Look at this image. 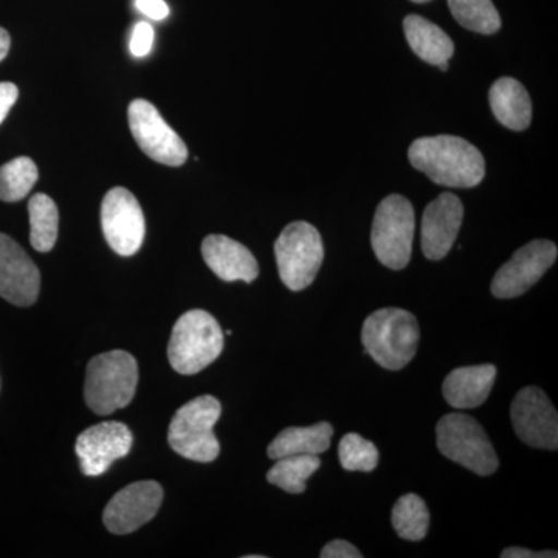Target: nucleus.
Here are the masks:
<instances>
[{"mask_svg":"<svg viewBox=\"0 0 558 558\" xmlns=\"http://www.w3.org/2000/svg\"><path fill=\"white\" fill-rule=\"evenodd\" d=\"M409 159L414 170L449 189H473L486 175V160L481 150L468 140L454 135L414 140Z\"/></svg>","mask_w":558,"mask_h":558,"instance_id":"nucleus-1","label":"nucleus"},{"mask_svg":"<svg viewBox=\"0 0 558 558\" xmlns=\"http://www.w3.org/2000/svg\"><path fill=\"white\" fill-rule=\"evenodd\" d=\"M418 337L416 317L399 307L376 311L363 323V347L385 369L405 368L416 355Z\"/></svg>","mask_w":558,"mask_h":558,"instance_id":"nucleus-2","label":"nucleus"},{"mask_svg":"<svg viewBox=\"0 0 558 558\" xmlns=\"http://www.w3.org/2000/svg\"><path fill=\"white\" fill-rule=\"evenodd\" d=\"M138 365L126 351H109L90 360L84 398L95 414L108 416L130 405L137 391Z\"/></svg>","mask_w":558,"mask_h":558,"instance_id":"nucleus-3","label":"nucleus"},{"mask_svg":"<svg viewBox=\"0 0 558 558\" xmlns=\"http://www.w3.org/2000/svg\"><path fill=\"white\" fill-rule=\"evenodd\" d=\"M223 332L208 312L194 310L178 319L172 329L168 359L172 369L193 376L222 354Z\"/></svg>","mask_w":558,"mask_h":558,"instance_id":"nucleus-4","label":"nucleus"},{"mask_svg":"<svg viewBox=\"0 0 558 558\" xmlns=\"http://www.w3.org/2000/svg\"><path fill=\"white\" fill-rule=\"evenodd\" d=\"M222 407L215 396H201L180 407L172 417L168 442L180 457L196 462H213L220 453L215 435Z\"/></svg>","mask_w":558,"mask_h":558,"instance_id":"nucleus-5","label":"nucleus"},{"mask_svg":"<svg viewBox=\"0 0 558 558\" xmlns=\"http://www.w3.org/2000/svg\"><path fill=\"white\" fill-rule=\"evenodd\" d=\"M438 449L444 457L480 476L494 475L499 461L487 433L464 413L446 414L436 425Z\"/></svg>","mask_w":558,"mask_h":558,"instance_id":"nucleus-6","label":"nucleus"},{"mask_svg":"<svg viewBox=\"0 0 558 558\" xmlns=\"http://www.w3.org/2000/svg\"><path fill=\"white\" fill-rule=\"evenodd\" d=\"M416 218L407 197L391 194L377 207L371 230V245L385 267L402 270L409 266L413 253Z\"/></svg>","mask_w":558,"mask_h":558,"instance_id":"nucleus-7","label":"nucleus"},{"mask_svg":"<svg viewBox=\"0 0 558 558\" xmlns=\"http://www.w3.org/2000/svg\"><path fill=\"white\" fill-rule=\"evenodd\" d=\"M275 258L286 288L292 292L310 288L325 259L322 234L304 220L289 223L275 242Z\"/></svg>","mask_w":558,"mask_h":558,"instance_id":"nucleus-8","label":"nucleus"},{"mask_svg":"<svg viewBox=\"0 0 558 558\" xmlns=\"http://www.w3.org/2000/svg\"><path fill=\"white\" fill-rule=\"evenodd\" d=\"M128 119L135 142L149 159L167 167H182L189 159L185 143L163 120L153 102L132 101L128 109Z\"/></svg>","mask_w":558,"mask_h":558,"instance_id":"nucleus-9","label":"nucleus"},{"mask_svg":"<svg viewBox=\"0 0 558 558\" xmlns=\"http://www.w3.org/2000/svg\"><path fill=\"white\" fill-rule=\"evenodd\" d=\"M558 256L557 245L546 240L529 242L502 264L492 281L490 290L499 300L517 299L534 288L554 266Z\"/></svg>","mask_w":558,"mask_h":558,"instance_id":"nucleus-10","label":"nucleus"},{"mask_svg":"<svg viewBox=\"0 0 558 558\" xmlns=\"http://www.w3.org/2000/svg\"><path fill=\"white\" fill-rule=\"evenodd\" d=\"M101 227L110 248L120 256H132L142 248L146 223L143 209L130 190L112 189L101 204Z\"/></svg>","mask_w":558,"mask_h":558,"instance_id":"nucleus-11","label":"nucleus"},{"mask_svg":"<svg viewBox=\"0 0 558 558\" xmlns=\"http://www.w3.org/2000/svg\"><path fill=\"white\" fill-rule=\"evenodd\" d=\"M517 436L529 447L558 449V414L548 396L537 387L521 389L510 407Z\"/></svg>","mask_w":558,"mask_h":558,"instance_id":"nucleus-12","label":"nucleus"},{"mask_svg":"<svg viewBox=\"0 0 558 558\" xmlns=\"http://www.w3.org/2000/svg\"><path fill=\"white\" fill-rule=\"evenodd\" d=\"M161 501L163 488L159 483L138 481L121 488L119 494L110 499L102 512V521L112 534H132L157 515Z\"/></svg>","mask_w":558,"mask_h":558,"instance_id":"nucleus-13","label":"nucleus"},{"mask_svg":"<svg viewBox=\"0 0 558 558\" xmlns=\"http://www.w3.org/2000/svg\"><path fill=\"white\" fill-rule=\"evenodd\" d=\"M132 440L131 429L121 422H101L84 429L75 444L81 472L90 478L101 476L113 462L130 454Z\"/></svg>","mask_w":558,"mask_h":558,"instance_id":"nucleus-14","label":"nucleus"},{"mask_svg":"<svg viewBox=\"0 0 558 558\" xmlns=\"http://www.w3.org/2000/svg\"><path fill=\"white\" fill-rule=\"evenodd\" d=\"M39 290L36 264L16 241L0 233V296L14 306L28 307L38 300Z\"/></svg>","mask_w":558,"mask_h":558,"instance_id":"nucleus-15","label":"nucleus"},{"mask_svg":"<svg viewBox=\"0 0 558 558\" xmlns=\"http://www.w3.org/2000/svg\"><path fill=\"white\" fill-rule=\"evenodd\" d=\"M464 219L462 202L453 193H442L429 202L422 216L421 244L425 258L440 260L449 255Z\"/></svg>","mask_w":558,"mask_h":558,"instance_id":"nucleus-16","label":"nucleus"},{"mask_svg":"<svg viewBox=\"0 0 558 558\" xmlns=\"http://www.w3.org/2000/svg\"><path fill=\"white\" fill-rule=\"evenodd\" d=\"M202 256L222 281L253 282L259 275L258 260L241 242L223 234H209L202 242Z\"/></svg>","mask_w":558,"mask_h":558,"instance_id":"nucleus-17","label":"nucleus"},{"mask_svg":"<svg viewBox=\"0 0 558 558\" xmlns=\"http://www.w3.org/2000/svg\"><path fill=\"white\" fill-rule=\"evenodd\" d=\"M495 379L497 368L494 365L453 369L444 380V399L457 410L478 409L490 396Z\"/></svg>","mask_w":558,"mask_h":558,"instance_id":"nucleus-18","label":"nucleus"},{"mask_svg":"<svg viewBox=\"0 0 558 558\" xmlns=\"http://www.w3.org/2000/svg\"><path fill=\"white\" fill-rule=\"evenodd\" d=\"M403 32L411 50L422 61L438 65L442 72L449 70L450 58L454 53V44L442 28L417 14H410L403 21Z\"/></svg>","mask_w":558,"mask_h":558,"instance_id":"nucleus-19","label":"nucleus"},{"mask_svg":"<svg viewBox=\"0 0 558 558\" xmlns=\"http://www.w3.org/2000/svg\"><path fill=\"white\" fill-rule=\"evenodd\" d=\"M488 101L502 126L510 131L527 130L532 120V102L520 81L502 76L488 92Z\"/></svg>","mask_w":558,"mask_h":558,"instance_id":"nucleus-20","label":"nucleus"},{"mask_svg":"<svg viewBox=\"0 0 558 558\" xmlns=\"http://www.w3.org/2000/svg\"><path fill=\"white\" fill-rule=\"evenodd\" d=\"M333 427L329 422H318L311 427H289L271 440L267 454L277 461L293 454H322L330 447Z\"/></svg>","mask_w":558,"mask_h":558,"instance_id":"nucleus-21","label":"nucleus"},{"mask_svg":"<svg viewBox=\"0 0 558 558\" xmlns=\"http://www.w3.org/2000/svg\"><path fill=\"white\" fill-rule=\"evenodd\" d=\"M31 215V242L36 252L53 250L60 229V213L57 204L47 194L38 193L28 202Z\"/></svg>","mask_w":558,"mask_h":558,"instance_id":"nucleus-22","label":"nucleus"},{"mask_svg":"<svg viewBox=\"0 0 558 558\" xmlns=\"http://www.w3.org/2000/svg\"><path fill=\"white\" fill-rule=\"evenodd\" d=\"M322 465L318 454H293L277 459L267 473V481L288 494L299 495L306 490L307 480Z\"/></svg>","mask_w":558,"mask_h":558,"instance_id":"nucleus-23","label":"nucleus"},{"mask_svg":"<svg viewBox=\"0 0 558 558\" xmlns=\"http://www.w3.org/2000/svg\"><path fill=\"white\" fill-rule=\"evenodd\" d=\"M391 521L400 538L421 542L427 537L429 512L424 499L416 494H407L398 499L392 508Z\"/></svg>","mask_w":558,"mask_h":558,"instance_id":"nucleus-24","label":"nucleus"},{"mask_svg":"<svg viewBox=\"0 0 558 558\" xmlns=\"http://www.w3.org/2000/svg\"><path fill=\"white\" fill-rule=\"evenodd\" d=\"M459 25L480 35H494L501 28V17L492 0H449Z\"/></svg>","mask_w":558,"mask_h":558,"instance_id":"nucleus-25","label":"nucleus"},{"mask_svg":"<svg viewBox=\"0 0 558 558\" xmlns=\"http://www.w3.org/2000/svg\"><path fill=\"white\" fill-rule=\"evenodd\" d=\"M38 167L31 157H17L0 167V201L20 202L38 182Z\"/></svg>","mask_w":558,"mask_h":558,"instance_id":"nucleus-26","label":"nucleus"},{"mask_svg":"<svg viewBox=\"0 0 558 558\" xmlns=\"http://www.w3.org/2000/svg\"><path fill=\"white\" fill-rule=\"evenodd\" d=\"M339 459L348 472H373L379 464V450L357 433H348L340 440Z\"/></svg>","mask_w":558,"mask_h":558,"instance_id":"nucleus-27","label":"nucleus"},{"mask_svg":"<svg viewBox=\"0 0 558 558\" xmlns=\"http://www.w3.org/2000/svg\"><path fill=\"white\" fill-rule=\"evenodd\" d=\"M154 44V28L148 22H138L132 32L131 53L135 58H143L149 53Z\"/></svg>","mask_w":558,"mask_h":558,"instance_id":"nucleus-28","label":"nucleus"},{"mask_svg":"<svg viewBox=\"0 0 558 558\" xmlns=\"http://www.w3.org/2000/svg\"><path fill=\"white\" fill-rule=\"evenodd\" d=\"M322 558H362V553L347 539H333L323 548Z\"/></svg>","mask_w":558,"mask_h":558,"instance_id":"nucleus-29","label":"nucleus"},{"mask_svg":"<svg viewBox=\"0 0 558 558\" xmlns=\"http://www.w3.org/2000/svg\"><path fill=\"white\" fill-rule=\"evenodd\" d=\"M135 5L145 16L154 21H163L170 14V7L165 0H137Z\"/></svg>","mask_w":558,"mask_h":558,"instance_id":"nucleus-30","label":"nucleus"},{"mask_svg":"<svg viewBox=\"0 0 558 558\" xmlns=\"http://www.w3.org/2000/svg\"><path fill=\"white\" fill-rule=\"evenodd\" d=\"M20 97V89L13 83H0V124L7 119L14 102Z\"/></svg>","mask_w":558,"mask_h":558,"instance_id":"nucleus-31","label":"nucleus"},{"mask_svg":"<svg viewBox=\"0 0 558 558\" xmlns=\"http://www.w3.org/2000/svg\"><path fill=\"white\" fill-rule=\"evenodd\" d=\"M502 558H556L557 553L554 550H545V553H534L524 548H508L502 550Z\"/></svg>","mask_w":558,"mask_h":558,"instance_id":"nucleus-32","label":"nucleus"},{"mask_svg":"<svg viewBox=\"0 0 558 558\" xmlns=\"http://www.w3.org/2000/svg\"><path fill=\"white\" fill-rule=\"evenodd\" d=\"M11 46V38L5 28L0 27V61L5 60L9 54Z\"/></svg>","mask_w":558,"mask_h":558,"instance_id":"nucleus-33","label":"nucleus"},{"mask_svg":"<svg viewBox=\"0 0 558 558\" xmlns=\"http://www.w3.org/2000/svg\"><path fill=\"white\" fill-rule=\"evenodd\" d=\"M411 2H414V3H427V2H429V0H411Z\"/></svg>","mask_w":558,"mask_h":558,"instance_id":"nucleus-34","label":"nucleus"}]
</instances>
